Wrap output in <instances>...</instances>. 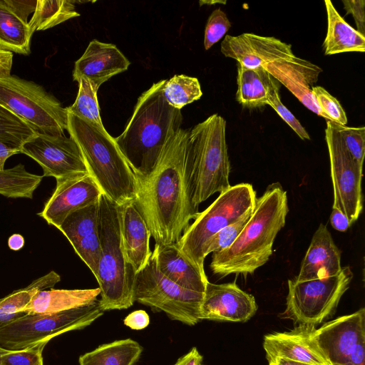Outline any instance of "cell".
I'll return each mask as SVG.
<instances>
[{
  "label": "cell",
  "instance_id": "7402d4cb",
  "mask_svg": "<svg viewBox=\"0 0 365 365\" xmlns=\"http://www.w3.org/2000/svg\"><path fill=\"white\" fill-rule=\"evenodd\" d=\"M120 232L126 259L137 274L148 263L152 251L151 233L134 201L120 205Z\"/></svg>",
  "mask_w": 365,
  "mask_h": 365
},
{
  "label": "cell",
  "instance_id": "4fadbf2b",
  "mask_svg": "<svg viewBox=\"0 0 365 365\" xmlns=\"http://www.w3.org/2000/svg\"><path fill=\"white\" fill-rule=\"evenodd\" d=\"M21 153L34 160L43 170V177L56 180L88 173L81 151L73 138L36 133L26 141Z\"/></svg>",
  "mask_w": 365,
  "mask_h": 365
},
{
  "label": "cell",
  "instance_id": "f35d334b",
  "mask_svg": "<svg viewBox=\"0 0 365 365\" xmlns=\"http://www.w3.org/2000/svg\"><path fill=\"white\" fill-rule=\"evenodd\" d=\"M279 83L272 76L268 94V103L282 120L297 134L302 140H309L310 137L305 128L299 123L291 111L282 103L279 91Z\"/></svg>",
  "mask_w": 365,
  "mask_h": 365
},
{
  "label": "cell",
  "instance_id": "ee69618b",
  "mask_svg": "<svg viewBox=\"0 0 365 365\" xmlns=\"http://www.w3.org/2000/svg\"><path fill=\"white\" fill-rule=\"evenodd\" d=\"M7 6L22 21L28 23L29 15L34 12L36 1L32 0H4Z\"/></svg>",
  "mask_w": 365,
  "mask_h": 365
},
{
  "label": "cell",
  "instance_id": "ba28073f",
  "mask_svg": "<svg viewBox=\"0 0 365 365\" xmlns=\"http://www.w3.org/2000/svg\"><path fill=\"white\" fill-rule=\"evenodd\" d=\"M0 105L36 133L63 135L68 110L40 85L11 75L0 77Z\"/></svg>",
  "mask_w": 365,
  "mask_h": 365
},
{
  "label": "cell",
  "instance_id": "4dcf8cb0",
  "mask_svg": "<svg viewBox=\"0 0 365 365\" xmlns=\"http://www.w3.org/2000/svg\"><path fill=\"white\" fill-rule=\"evenodd\" d=\"M42 179L43 175L28 172L21 163L0 170V195L11 198L32 199Z\"/></svg>",
  "mask_w": 365,
  "mask_h": 365
},
{
  "label": "cell",
  "instance_id": "9c48e42d",
  "mask_svg": "<svg viewBox=\"0 0 365 365\" xmlns=\"http://www.w3.org/2000/svg\"><path fill=\"white\" fill-rule=\"evenodd\" d=\"M98 299L87 306L54 314H24L0 327V346L29 348L63 333L82 329L103 314Z\"/></svg>",
  "mask_w": 365,
  "mask_h": 365
},
{
  "label": "cell",
  "instance_id": "c3c4849f",
  "mask_svg": "<svg viewBox=\"0 0 365 365\" xmlns=\"http://www.w3.org/2000/svg\"><path fill=\"white\" fill-rule=\"evenodd\" d=\"M13 53L0 50V77L11 75Z\"/></svg>",
  "mask_w": 365,
  "mask_h": 365
},
{
  "label": "cell",
  "instance_id": "bcb514c9",
  "mask_svg": "<svg viewBox=\"0 0 365 365\" xmlns=\"http://www.w3.org/2000/svg\"><path fill=\"white\" fill-rule=\"evenodd\" d=\"M330 223L334 229L339 232H345L351 226L346 216L339 210L334 207H332Z\"/></svg>",
  "mask_w": 365,
  "mask_h": 365
},
{
  "label": "cell",
  "instance_id": "52a82bcc",
  "mask_svg": "<svg viewBox=\"0 0 365 365\" xmlns=\"http://www.w3.org/2000/svg\"><path fill=\"white\" fill-rule=\"evenodd\" d=\"M256 192L251 184L230 185L204 211L199 212L176 243L182 255L205 272V250L210 240L226 226L254 210Z\"/></svg>",
  "mask_w": 365,
  "mask_h": 365
},
{
  "label": "cell",
  "instance_id": "8d00e7d4",
  "mask_svg": "<svg viewBox=\"0 0 365 365\" xmlns=\"http://www.w3.org/2000/svg\"><path fill=\"white\" fill-rule=\"evenodd\" d=\"M335 125L345 148L358 165L363 168L365 154L364 126L349 127L336 123Z\"/></svg>",
  "mask_w": 365,
  "mask_h": 365
},
{
  "label": "cell",
  "instance_id": "816d5d0a",
  "mask_svg": "<svg viewBox=\"0 0 365 365\" xmlns=\"http://www.w3.org/2000/svg\"><path fill=\"white\" fill-rule=\"evenodd\" d=\"M269 365H315L310 364H304L301 362L286 360L283 359H278L273 361L269 362Z\"/></svg>",
  "mask_w": 365,
  "mask_h": 365
},
{
  "label": "cell",
  "instance_id": "83f0119b",
  "mask_svg": "<svg viewBox=\"0 0 365 365\" xmlns=\"http://www.w3.org/2000/svg\"><path fill=\"white\" fill-rule=\"evenodd\" d=\"M61 281V276L55 271L34 280L26 287L17 289L0 298V327L23 316V310L39 291L53 288Z\"/></svg>",
  "mask_w": 365,
  "mask_h": 365
},
{
  "label": "cell",
  "instance_id": "74e56055",
  "mask_svg": "<svg viewBox=\"0 0 365 365\" xmlns=\"http://www.w3.org/2000/svg\"><path fill=\"white\" fill-rule=\"evenodd\" d=\"M71 245L96 279L101 253L98 232L78 240Z\"/></svg>",
  "mask_w": 365,
  "mask_h": 365
},
{
  "label": "cell",
  "instance_id": "db71d44e",
  "mask_svg": "<svg viewBox=\"0 0 365 365\" xmlns=\"http://www.w3.org/2000/svg\"><path fill=\"white\" fill-rule=\"evenodd\" d=\"M36 365H43V359H41Z\"/></svg>",
  "mask_w": 365,
  "mask_h": 365
},
{
  "label": "cell",
  "instance_id": "6da1fadb",
  "mask_svg": "<svg viewBox=\"0 0 365 365\" xmlns=\"http://www.w3.org/2000/svg\"><path fill=\"white\" fill-rule=\"evenodd\" d=\"M188 129L180 128L168 142L152 173L138 182L134 203L156 244L177 243L199 214L192 201Z\"/></svg>",
  "mask_w": 365,
  "mask_h": 365
},
{
  "label": "cell",
  "instance_id": "9a60e30c",
  "mask_svg": "<svg viewBox=\"0 0 365 365\" xmlns=\"http://www.w3.org/2000/svg\"><path fill=\"white\" fill-rule=\"evenodd\" d=\"M102 194L89 173L60 178L38 215L58 229L71 212L98 202Z\"/></svg>",
  "mask_w": 365,
  "mask_h": 365
},
{
  "label": "cell",
  "instance_id": "ac0fdd59",
  "mask_svg": "<svg viewBox=\"0 0 365 365\" xmlns=\"http://www.w3.org/2000/svg\"><path fill=\"white\" fill-rule=\"evenodd\" d=\"M314 325L299 324L289 331L264 336L263 347L269 362L283 359L315 365H329L314 339Z\"/></svg>",
  "mask_w": 365,
  "mask_h": 365
},
{
  "label": "cell",
  "instance_id": "4316f807",
  "mask_svg": "<svg viewBox=\"0 0 365 365\" xmlns=\"http://www.w3.org/2000/svg\"><path fill=\"white\" fill-rule=\"evenodd\" d=\"M143 350L142 346L132 339L115 340L81 355L78 363L79 365H135Z\"/></svg>",
  "mask_w": 365,
  "mask_h": 365
},
{
  "label": "cell",
  "instance_id": "f907efd6",
  "mask_svg": "<svg viewBox=\"0 0 365 365\" xmlns=\"http://www.w3.org/2000/svg\"><path fill=\"white\" fill-rule=\"evenodd\" d=\"M25 240L24 237L19 234L11 235L8 240V246L9 249L14 251L20 250L24 247Z\"/></svg>",
  "mask_w": 365,
  "mask_h": 365
},
{
  "label": "cell",
  "instance_id": "e0dca14e",
  "mask_svg": "<svg viewBox=\"0 0 365 365\" xmlns=\"http://www.w3.org/2000/svg\"><path fill=\"white\" fill-rule=\"evenodd\" d=\"M220 49L225 56L249 68L263 67L269 63L294 56L290 44L273 36L252 33L226 35Z\"/></svg>",
  "mask_w": 365,
  "mask_h": 365
},
{
  "label": "cell",
  "instance_id": "d6986e66",
  "mask_svg": "<svg viewBox=\"0 0 365 365\" xmlns=\"http://www.w3.org/2000/svg\"><path fill=\"white\" fill-rule=\"evenodd\" d=\"M129 65L130 61L114 44L93 39L75 62L73 79L84 78L98 90L112 76L126 71Z\"/></svg>",
  "mask_w": 365,
  "mask_h": 365
},
{
  "label": "cell",
  "instance_id": "f1b7e54d",
  "mask_svg": "<svg viewBox=\"0 0 365 365\" xmlns=\"http://www.w3.org/2000/svg\"><path fill=\"white\" fill-rule=\"evenodd\" d=\"M31 36L28 23L0 0V50L29 55Z\"/></svg>",
  "mask_w": 365,
  "mask_h": 365
},
{
  "label": "cell",
  "instance_id": "1f68e13d",
  "mask_svg": "<svg viewBox=\"0 0 365 365\" xmlns=\"http://www.w3.org/2000/svg\"><path fill=\"white\" fill-rule=\"evenodd\" d=\"M98 201L71 212L58 228L71 245L98 232Z\"/></svg>",
  "mask_w": 365,
  "mask_h": 365
},
{
  "label": "cell",
  "instance_id": "e575fe53",
  "mask_svg": "<svg viewBox=\"0 0 365 365\" xmlns=\"http://www.w3.org/2000/svg\"><path fill=\"white\" fill-rule=\"evenodd\" d=\"M36 133L28 124L0 105V142L21 150Z\"/></svg>",
  "mask_w": 365,
  "mask_h": 365
},
{
  "label": "cell",
  "instance_id": "d4e9b609",
  "mask_svg": "<svg viewBox=\"0 0 365 365\" xmlns=\"http://www.w3.org/2000/svg\"><path fill=\"white\" fill-rule=\"evenodd\" d=\"M327 32L324 41L325 55L365 51V36L351 27L338 13L332 2L324 0Z\"/></svg>",
  "mask_w": 365,
  "mask_h": 365
},
{
  "label": "cell",
  "instance_id": "2e32d148",
  "mask_svg": "<svg viewBox=\"0 0 365 365\" xmlns=\"http://www.w3.org/2000/svg\"><path fill=\"white\" fill-rule=\"evenodd\" d=\"M257 305L252 294L235 282H207L200 307V319L245 322L256 313Z\"/></svg>",
  "mask_w": 365,
  "mask_h": 365
},
{
  "label": "cell",
  "instance_id": "5b68a950",
  "mask_svg": "<svg viewBox=\"0 0 365 365\" xmlns=\"http://www.w3.org/2000/svg\"><path fill=\"white\" fill-rule=\"evenodd\" d=\"M98 234L101 258L96 280L101 290L98 300L105 312L126 309L135 302V273L126 259L120 232V205L105 194L99 198Z\"/></svg>",
  "mask_w": 365,
  "mask_h": 365
},
{
  "label": "cell",
  "instance_id": "484cf974",
  "mask_svg": "<svg viewBox=\"0 0 365 365\" xmlns=\"http://www.w3.org/2000/svg\"><path fill=\"white\" fill-rule=\"evenodd\" d=\"M272 78L263 67L249 68L238 63L236 93L238 103L249 109L267 105Z\"/></svg>",
  "mask_w": 365,
  "mask_h": 365
},
{
  "label": "cell",
  "instance_id": "836d02e7",
  "mask_svg": "<svg viewBox=\"0 0 365 365\" xmlns=\"http://www.w3.org/2000/svg\"><path fill=\"white\" fill-rule=\"evenodd\" d=\"M163 93L168 104L179 110L202 95L198 79L185 75H175L166 80Z\"/></svg>",
  "mask_w": 365,
  "mask_h": 365
},
{
  "label": "cell",
  "instance_id": "8fae6325",
  "mask_svg": "<svg viewBox=\"0 0 365 365\" xmlns=\"http://www.w3.org/2000/svg\"><path fill=\"white\" fill-rule=\"evenodd\" d=\"M353 278L350 267L334 276L311 280H288L286 317L299 324L317 325L336 308Z\"/></svg>",
  "mask_w": 365,
  "mask_h": 365
},
{
  "label": "cell",
  "instance_id": "44dd1931",
  "mask_svg": "<svg viewBox=\"0 0 365 365\" xmlns=\"http://www.w3.org/2000/svg\"><path fill=\"white\" fill-rule=\"evenodd\" d=\"M341 267V251L327 226L321 223L313 235L299 274L294 279L304 281L332 277Z\"/></svg>",
  "mask_w": 365,
  "mask_h": 365
},
{
  "label": "cell",
  "instance_id": "3957f363",
  "mask_svg": "<svg viewBox=\"0 0 365 365\" xmlns=\"http://www.w3.org/2000/svg\"><path fill=\"white\" fill-rule=\"evenodd\" d=\"M289 212L287 192L279 182L268 185L256 200L254 211L237 239L228 248L213 252L210 268L224 277L252 274L268 262L278 232Z\"/></svg>",
  "mask_w": 365,
  "mask_h": 365
},
{
  "label": "cell",
  "instance_id": "7dc6e473",
  "mask_svg": "<svg viewBox=\"0 0 365 365\" xmlns=\"http://www.w3.org/2000/svg\"><path fill=\"white\" fill-rule=\"evenodd\" d=\"M203 356L196 347H192L187 353L180 357L173 365H202Z\"/></svg>",
  "mask_w": 365,
  "mask_h": 365
},
{
  "label": "cell",
  "instance_id": "7bdbcfd3",
  "mask_svg": "<svg viewBox=\"0 0 365 365\" xmlns=\"http://www.w3.org/2000/svg\"><path fill=\"white\" fill-rule=\"evenodd\" d=\"M346 14H351L355 21L356 31L365 35V1L364 0H343Z\"/></svg>",
  "mask_w": 365,
  "mask_h": 365
},
{
  "label": "cell",
  "instance_id": "277c9868",
  "mask_svg": "<svg viewBox=\"0 0 365 365\" xmlns=\"http://www.w3.org/2000/svg\"><path fill=\"white\" fill-rule=\"evenodd\" d=\"M67 131L78 144L88 173L103 193L119 205L135 200L138 181L114 138L70 113Z\"/></svg>",
  "mask_w": 365,
  "mask_h": 365
},
{
  "label": "cell",
  "instance_id": "b9f144b4",
  "mask_svg": "<svg viewBox=\"0 0 365 365\" xmlns=\"http://www.w3.org/2000/svg\"><path fill=\"white\" fill-rule=\"evenodd\" d=\"M231 23L226 14L220 8L215 9L210 15L204 36V47L205 50L210 48L218 42L228 31Z\"/></svg>",
  "mask_w": 365,
  "mask_h": 365
},
{
  "label": "cell",
  "instance_id": "ffe728a7",
  "mask_svg": "<svg viewBox=\"0 0 365 365\" xmlns=\"http://www.w3.org/2000/svg\"><path fill=\"white\" fill-rule=\"evenodd\" d=\"M263 68L306 108L323 117L312 92V87L322 71L320 67L294 56L288 59L269 63Z\"/></svg>",
  "mask_w": 365,
  "mask_h": 365
},
{
  "label": "cell",
  "instance_id": "f6af8a7d",
  "mask_svg": "<svg viewBox=\"0 0 365 365\" xmlns=\"http://www.w3.org/2000/svg\"><path fill=\"white\" fill-rule=\"evenodd\" d=\"M123 323L131 329L141 330L148 326L150 317L145 311L135 310L125 317Z\"/></svg>",
  "mask_w": 365,
  "mask_h": 365
},
{
  "label": "cell",
  "instance_id": "603a6c76",
  "mask_svg": "<svg viewBox=\"0 0 365 365\" xmlns=\"http://www.w3.org/2000/svg\"><path fill=\"white\" fill-rule=\"evenodd\" d=\"M153 252L160 272L181 287L205 293L209 282L205 273L185 258L177 244L161 245L155 244Z\"/></svg>",
  "mask_w": 365,
  "mask_h": 365
},
{
  "label": "cell",
  "instance_id": "5bb4252c",
  "mask_svg": "<svg viewBox=\"0 0 365 365\" xmlns=\"http://www.w3.org/2000/svg\"><path fill=\"white\" fill-rule=\"evenodd\" d=\"M314 339L329 365H346L365 341V309L339 317L315 329Z\"/></svg>",
  "mask_w": 365,
  "mask_h": 365
},
{
  "label": "cell",
  "instance_id": "60d3db41",
  "mask_svg": "<svg viewBox=\"0 0 365 365\" xmlns=\"http://www.w3.org/2000/svg\"><path fill=\"white\" fill-rule=\"evenodd\" d=\"M48 341L38 343L21 350H9L0 346V365H36L42 358V352Z\"/></svg>",
  "mask_w": 365,
  "mask_h": 365
},
{
  "label": "cell",
  "instance_id": "7c38bea8",
  "mask_svg": "<svg viewBox=\"0 0 365 365\" xmlns=\"http://www.w3.org/2000/svg\"><path fill=\"white\" fill-rule=\"evenodd\" d=\"M333 185L332 207L342 212L351 225L359 217L362 208V168L354 160L345 148L336 125L327 122L325 130Z\"/></svg>",
  "mask_w": 365,
  "mask_h": 365
},
{
  "label": "cell",
  "instance_id": "d6a6232c",
  "mask_svg": "<svg viewBox=\"0 0 365 365\" xmlns=\"http://www.w3.org/2000/svg\"><path fill=\"white\" fill-rule=\"evenodd\" d=\"M77 82L78 83V94L74 103L67 107L68 112L101 130H106L100 115L97 98L98 89L84 78H80Z\"/></svg>",
  "mask_w": 365,
  "mask_h": 365
},
{
  "label": "cell",
  "instance_id": "30bf717a",
  "mask_svg": "<svg viewBox=\"0 0 365 365\" xmlns=\"http://www.w3.org/2000/svg\"><path fill=\"white\" fill-rule=\"evenodd\" d=\"M203 296L204 293L184 289L162 274L153 251L146 265L135 276L134 302L163 312L170 319L188 326L200 321Z\"/></svg>",
  "mask_w": 365,
  "mask_h": 365
},
{
  "label": "cell",
  "instance_id": "681fc988",
  "mask_svg": "<svg viewBox=\"0 0 365 365\" xmlns=\"http://www.w3.org/2000/svg\"><path fill=\"white\" fill-rule=\"evenodd\" d=\"M17 153H21L18 148L11 147L6 144L0 142V170H4V165L6 160Z\"/></svg>",
  "mask_w": 365,
  "mask_h": 365
},
{
  "label": "cell",
  "instance_id": "d590c367",
  "mask_svg": "<svg viewBox=\"0 0 365 365\" xmlns=\"http://www.w3.org/2000/svg\"><path fill=\"white\" fill-rule=\"evenodd\" d=\"M312 92L323 117L327 121L346 125L347 123L346 113L335 97L322 86L312 87Z\"/></svg>",
  "mask_w": 365,
  "mask_h": 365
},
{
  "label": "cell",
  "instance_id": "8992f818",
  "mask_svg": "<svg viewBox=\"0 0 365 365\" xmlns=\"http://www.w3.org/2000/svg\"><path fill=\"white\" fill-rule=\"evenodd\" d=\"M225 131L226 121L217 113L188 129L186 145L191 161L192 195L197 207L230 186Z\"/></svg>",
  "mask_w": 365,
  "mask_h": 365
},
{
  "label": "cell",
  "instance_id": "f5cc1de1",
  "mask_svg": "<svg viewBox=\"0 0 365 365\" xmlns=\"http://www.w3.org/2000/svg\"><path fill=\"white\" fill-rule=\"evenodd\" d=\"M226 4V1H200V4Z\"/></svg>",
  "mask_w": 365,
  "mask_h": 365
},
{
  "label": "cell",
  "instance_id": "cb8c5ba5",
  "mask_svg": "<svg viewBox=\"0 0 365 365\" xmlns=\"http://www.w3.org/2000/svg\"><path fill=\"white\" fill-rule=\"evenodd\" d=\"M100 293L99 287L84 289H44L36 294L23 312L29 314L58 313L91 304L98 300Z\"/></svg>",
  "mask_w": 365,
  "mask_h": 365
},
{
  "label": "cell",
  "instance_id": "ab89813d",
  "mask_svg": "<svg viewBox=\"0 0 365 365\" xmlns=\"http://www.w3.org/2000/svg\"><path fill=\"white\" fill-rule=\"evenodd\" d=\"M253 211L247 212L237 221L217 232L207 243L206 256L211 252H220L230 247L247 223Z\"/></svg>",
  "mask_w": 365,
  "mask_h": 365
},
{
  "label": "cell",
  "instance_id": "7a4b0ae2",
  "mask_svg": "<svg viewBox=\"0 0 365 365\" xmlns=\"http://www.w3.org/2000/svg\"><path fill=\"white\" fill-rule=\"evenodd\" d=\"M165 81L153 83L139 96L124 130L114 138L138 182L152 173L165 146L181 128V110L170 106L163 96Z\"/></svg>",
  "mask_w": 365,
  "mask_h": 365
},
{
  "label": "cell",
  "instance_id": "f546056e",
  "mask_svg": "<svg viewBox=\"0 0 365 365\" xmlns=\"http://www.w3.org/2000/svg\"><path fill=\"white\" fill-rule=\"evenodd\" d=\"M76 1L71 0H38L34 14L28 22L31 34L54 27L68 19L78 17Z\"/></svg>",
  "mask_w": 365,
  "mask_h": 365
}]
</instances>
